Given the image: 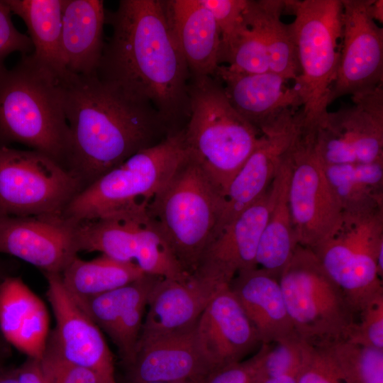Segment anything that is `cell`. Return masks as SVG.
I'll return each mask as SVG.
<instances>
[{
	"mask_svg": "<svg viewBox=\"0 0 383 383\" xmlns=\"http://www.w3.org/2000/svg\"><path fill=\"white\" fill-rule=\"evenodd\" d=\"M259 341L270 344L298 336L287 312L279 278L258 267L239 272L230 284Z\"/></svg>",
	"mask_w": 383,
	"mask_h": 383,
	"instance_id": "23",
	"label": "cell"
},
{
	"mask_svg": "<svg viewBox=\"0 0 383 383\" xmlns=\"http://www.w3.org/2000/svg\"><path fill=\"white\" fill-rule=\"evenodd\" d=\"M106 9L101 0H63L61 46L70 73L96 74L102 55Z\"/></svg>",
	"mask_w": 383,
	"mask_h": 383,
	"instance_id": "27",
	"label": "cell"
},
{
	"mask_svg": "<svg viewBox=\"0 0 383 383\" xmlns=\"http://www.w3.org/2000/svg\"><path fill=\"white\" fill-rule=\"evenodd\" d=\"M371 15L373 19L381 23L383 22V1L373 0L371 5Z\"/></svg>",
	"mask_w": 383,
	"mask_h": 383,
	"instance_id": "43",
	"label": "cell"
},
{
	"mask_svg": "<svg viewBox=\"0 0 383 383\" xmlns=\"http://www.w3.org/2000/svg\"><path fill=\"white\" fill-rule=\"evenodd\" d=\"M6 356V350L2 344V343L0 341V372L4 370L3 365L5 360V357Z\"/></svg>",
	"mask_w": 383,
	"mask_h": 383,
	"instance_id": "45",
	"label": "cell"
},
{
	"mask_svg": "<svg viewBox=\"0 0 383 383\" xmlns=\"http://www.w3.org/2000/svg\"><path fill=\"white\" fill-rule=\"evenodd\" d=\"M76 226L62 215L0 218V253L60 274L78 253Z\"/></svg>",
	"mask_w": 383,
	"mask_h": 383,
	"instance_id": "18",
	"label": "cell"
},
{
	"mask_svg": "<svg viewBox=\"0 0 383 383\" xmlns=\"http://www.w3.org/2000/svg\"><path fill=\"white\" fill-rule=\"evenodd\" d=\"M289 175L286 152L270 185L269 213L256 257L257 265L277 278L298 245L288 199Z\"/></svg>",
	"mask_w": 383,
	"mask_h": 383,
	"instance_id": "28",
	"label": "cell"
},
{
	"mask_svg": "<svg viewBox=\"0 0 383 383\" xmlns=\"http://www.w3.org/2000/svg\"><path fill=\"white\" fill-rule=\"evenodd\" d=\"M59 81L70 132L67 170L82 190L171 133L150 104L128 96L96 74L68 72Z\"/></svg>",
	"mask_w": 383,
	"mask_h": 383,
	"instance_id": "2",
	"label": "cell"
},
{
	"mask_svg": "<svg viewBox=\"0 0 383 383\" xmlns=\"http://www.w3.org/2000/svg\"><path fill=\"white\" fill-rule=\"evenodd\" d=\"M317 348L333 362L345 383H383V350L347 340Z\"/></svg>",
	"mask_w": 383,
	"mask_h": 383,
	"instance_id": "33",
	"label": "cell"
},
{
	"mask_svg": "<svg viewBox=\"0 0 383 383\" xmlns=\"http://www.w3.org/2000/svg\"><path fill=\"white\" fill-rule=\"evenodd\" d=\"M298 372L266 378L254 383H297Z\"/></svg>",
	"mask_w": 383,
	"mask_h": 383,
	"instance_id": "42",
	"label": "cell"
},
{
	"mask_svg": "<svg viewBox=\"0 0 383 383\" xmlns=\"http://www.w3.org/2000/svg\"><path fill=\"white\" fill-rule=\"evenodd\" d=\"M270 206V186L214 235L192 275L223 287L230 285L239 272L257 267V248Z\"/></svg>",
	"mask_w": 383,
	"mask_h": 383,
	"instance_id": "17",
	"label": "cell"
},
{
	"mask_svg": "<svg viewBox=\"0 0 383 383\" xmlns=\"http://www.w3.org/2000/svg\"><path fill=\"white\" fill-rule=\"evenodd\" d=\"M224 203L223 195L206 172L187 154L148 204L149 215L190 275L213 238Z\"/></svg>",
	"mask_w": 383,
	"mask_h": 383,
	"instance_id": "5",
	"label": "cell"
},
{
	"mask_svg": "<svg viewBox=\"0 0 383 383\" xmlns=\"http://www.w3.org/2000/svg\"><path fill=\"white\" fill-rule=\"evenodd\" d=\"M294 14L291 23L296 47L299 74L300 116L313 123L327 111L328 96L338 70L342 38L341 0L286 1Z\"/></svg>",
	"mask_w": 383,
	"mask_h": 383,
	"instance_id": "8",
	"label": "cell"
},
{
	"mask_svg": "<svg viewBox=\"0 0 383 383\" xmlns=\"http://www.w3.org/2000/svg\"><path fill=\"white\" fill-rule=\"evenodd\" d=\"M342 38L329 105L339 97L374 91L383 84V29L371 15L373 0H341Z\"/></svg>",
	"mask_w": 383,
	"mask_h": 383,
	"instance_id": "14",
	"label": "cell"
},
{
	"mask_svg": "<svg viewBox=\"0 0 383 383\" xmlns=\"http://www.w3.org/2000/svg\"><path fill=\"white\" fill-rule=\"evenodd\" d=\"M170 28L190 75L213 76L219 66L221 33L199 0L164 1Z\"/></svg>",
	"mask_w": 383,
	"mask_h": 383,
	"instance_id": "25",
	"label": "cell"
},
{
	"mask_svg": "<svg viewBox=\"0 0 383 383\" xmlns=\"http://www.w3.org/2000/svg\"><path fill=\"white\" fill-rule=\"evenodd\" d=\"M194 336L211 371L240 362L260 343L230 285L221 287L212 297L196 324Z\"/></svg>",
	"mask_w": 383,
	"mask_h": 383,
	"instance_id": "19",
	"label": "cell"
},
{
	"mask_svg": "<svg viewBox=\"0 0 383 383\" xmlns=\"http://www.w3.org/2000/svg\"><path fill=\"white\" fill-rule=\"evenodd\" d=\"M270 344H262L256 360L253 383L266 378L298 372L302 363L307 343L298 336Z\"/></svg>",
	"mask_w": 383,
	"mask_h": 383,
	"instance_id": "34",
	"label": "cell"
},
{
	"mask_svg": "<svg viewBox=\"0 0 383 383\" xmlns=\"http://www.w3.org/2000/svg\"><path fill=\"white\" fill-rule=\"evenodd\" d=\"M40 360L49 383H101L93 371L67 362L49 342Z\"/></svg>",
	"mask_w": 383,
	"mask_h": 383,
	"instance_id": "35",
	"label": "cell"
},
{
	"mask_svg": "<svg viewBox=\"0 0 383 383\" xmlns=\"http://www.w3.org/2000/svg\"><path fill=\"white\" fill-rule=\"evenodd\" d=\"M16 371L18 383H49L40 360L28 357Z\"/></svg>",
	"mask_w": 383,
	"mask_h": 383,
	"instance_id": "41",
	"label": "cell"
},
{
	"mask_svg": "<svg viewBox=\"0 0 383 383\" xmlns=\"http://www.w3.org/2000/svg\"><path fill=\"white\" fill-rule=\"evenodd\" d=\"M0 383H18L16 368L1 371Z\"/></svg>",
	"mask_w": 383,
	"mask_h": 383,
	"instance_id": "44",
	"label": "cell"
},
{
	"mask_svg": "<svg viewBox=\"0 0 383 383\" xmlns=\"http://www.w3.org/2000/svg\"><path fill=\"white\" fill-rule=\"evenodd\" d=\"M145 274L133 262H121L101 254L91 260L74 257L60 274L63 285L79 301L110 292Z\"/></svg>",
	"mask_w": 383,
	"mask_h": 383,
	"instance_id": "31",
	"label": "cell"
},
{
	"mask_svg": "<svg viewBox=\"0 0 383 383\" xmlns=\"http://www.w3.org/2000/svg\"><path fill=\"white\" fill-rule=\"evenodd\" d=\"M213 16L221 33L226 39L242 21L247 0H199Z\"/></svg>",
	"mask_w": 383,
	"mask_h": 383,
	"instance_id": "39",
	"label": "cell"
},
{
	"mask_svg": "<svg viewBox=\"0 0 383 383\" xmlns=\"http://www.w3.org/2000/svg\"><path fill=\"white\" fill-rule=\"evenodd\" d=\"M236 111L261 135L279 133L290 128L301 101L296 89L271 72L240 73L219 65L214 74Z\"/></svg>",
	"mask_w": 383,
	"mask_h": 383,
	"instance_id": "15",
	"label": "cell"
},
{
	"mask_svg": "<svg viewBox=\"0 0 383 383\" xmlns=\"http://www.w3.org/2000/svg\"><path fill=\"white\" fill-rule=\"evenodd\" d=\"M11 13L26 23L33 52L31 56L58 78L68 72L62 52L63 0H5Z\"/></svg>",
	"mask_w": 383,
	"mask_h": 383,
	"instance_id": "30",
	"label": "cell"
},
{
	"mask_svg": "<svg viewBox=\"0 0 383 383\" xmlns=\"http://www.w3.org/2000/svg\"><path fill=\"white\" fill-rule=\"evenodd\" d=\"M323 166L343 212L383 209V160Z\"/></svg>",
	"mask_w": 383,
	"mask_h": 383,
	"instance_id": "32",
	"label": "cell"
},
{
	"mask_svg": "<svg viewBox=\"0 0 383 383\" xmlns=\"http://www.w3.org/2000/svg\"><path fill=\"white\" fill-rule=\"evenodd\" d=\"M382 248L383 209L343 212L337 233L311 249L355 314L383 294L377 267V255Z\"/></svg>",
	"mask_w": 383,
	"mask_h": 383,
	"instance_id": "10",
	"label": "cell"
},
{
	"mask_svg": "<svg viewBox=\"0 0 383 383\" xmlns=\"http://www.w3.org/2000/svg\"><path fill=\"white\" fill-rule=\"evenodd\" d=\"M1 280H2V279H1ZM1 280H0V282H1Z\"/></svg>",
	"mask_w": 383,
	"mask_h": 383,
	"instance_id": "47",
	"label": "cell"
},
{
	"mask_svg": "<svg viewBox=\"0 0 383 383\" xmlns=\"http://www.w3.org/2000/svg\"><path fill=\"white\" fill-rule=\"evenodd\" d=\"M287 158L290 168L288 199L296 240L313 249L337 233L343 211L311 136L298 118Z\"/></svg>",
	"mask_w": 383,
	"mask_h": 383,
	"instance_id": "12",
	"label": "cell"
},
{
	"mask_svg": "<svg viewBox=\"0 0 383 383\" xmlns=\"http://www.w3.org/2000/svg\"><path fill=\"white\" fill-rule=\"evenodd\" d=\"M81 190L72 174L45 155L0 145V218L62 215Z\"/></svg>",
	"mask_w": 383,
	"mask_h": 383,
	"instance_id": "11",
	"label": "cell"
},
{
	"mask_svg": "<svg viewBox=\"0 0 383 383\" xmlns=\"http://www.w3.org/2000/svg\"><path fill=\"white\" fill-rule=\"evenodd\" d=\"M112 35L96 76L136 100L150 104L171 133L189 116L190 72L173 36L162 0H121L106 11Z\"/></svg>",
	"mask_w": 383,
	"mask_h": 383,
	"instance_id": "1",
	"label": "cell"
},
{
	"mask_svg": "<svg viewBox=\"0 0 383 383\" xmlns=\"http://www.w3.org/2000/svg\"><path fill=\"white\" fill-rule=\"evenodd\" d=\"M279 282L301 340L321 347L348 338L355 313L311 249L298 245Z\"/></svg>",
	"mask_w": 383,
	"mask_h": 383,
	"instance_id": "7",
	"label": "cell"
},
{
	"mask_svg": "<svg viewBox=\"0 0 383 383\" xmlns=\"http://www.w3.org/2000/svg\"><path fill=\"white\" fill-rule=\"evenodd\" d=\"M221 287L194 275L183 281L159 279L148 298V311L139 341L192 330L212 297Z\"/></svg>",
	"mask_w": 383,
	"mask_h": 383,
	"instance_id": "21",
	"label": "cell"
},
{
	"mask_svg": "<svg viewBox=\"0 0 383 383\" xmlns=\"http://www.w3.org/2000/svg\"><path fill=\"white\" fill-rule=\"evenodd\" d=\"M296 125L265 135L231 181L214 235L256 201L274 180L292 141ZM213 235V236H214Z\"/></svg>",
	"mask_w": 383,
	"mask_h": 383,
	"instance_id": "26",
	"label": "cell"
},
{
	"mask_svg": "<svg viewBox=\"0 0 383 383\" xmlns=\"http://www.w3.org/2000/svg\"><path fill=\"white\" fill-rule=\"evenodd\" d=\"M194 328L139 341L134 360L127 368L128 382H196L205 377L211 370L198 350Z\"/></svg>",
	"mask_w": 383,
	"mask_h": 383,
	"instance_id": "22",
	"label": "cell"
},
{
	"mask_svg": "<svg viewBox=\"0 0 383 383\" xmlns=\"http://www.w3.org/2000/svg\"><path fill=\"white\" fill-rule=\"evenodd\" d=\"M11 13L5 0H0V67L4 66V61L11 53L20 52L26 55L33 49L29 36L14 26Z\"/></svg>",
	"mask_w": 383,
	"mask_h": 383,
	"instance_id": "38",
	"label": "cell"
},
{
	"mask_svg": "<svg viewBox=\"0 0 383 383\" xmlns=\"http://www.w3.org/2000/svg\"><path fill=\"white\" fill-rule=\"evenodd\" d=\"M161 277L145 274L126 285L75 302L111 338L126 369L133 363L150 292Z\"/></svg>",
	"mask_w": 383,
	"mask_h": 383,
	"instance_id": "20",
	"label": "cell"
},
{
	"mask_svg": "<svg viewBox=\"0 0 383 383\" xmlns=\"http://www.w3.org/2000/svg\"><path fill=\"white\" fill-rule=\"evenodd\" d=\"M18 143L67 170L70 132L59 78L30 54L0 67V145Z\"/></svg>",
	"mask_w": 383,
	"mask_h": 383,
	"instance_id": "3",
	"label": "cell"
},
{
	"mask_svg": "<svg viewBox=\"0 0 383 383\" xmlns=\"http://www.w3.org/2000/svg\"><path fill=\"white\" fill-rule=\"evenodd\" d=\"M285 9V0H247L243 17L265 48L270 72L295 81L299 65L291 24L281 20Z\"/></svg>",
	"mask_w": 383,
	"mask_h": 383,
	"instance_id": "29",
	"label": "cell"
},
{
	"mask_svg": "<svg viewBox=\"0 0 383 383\" xmlns=\"http://www.w3.org/2000/svg\"><path fill=\"white\" fill-rule=\"evenodd\" d=\"M186 148L224 198L228 187L258 145L261 135L232 106L213 76L190 75Z\"/></svg>",
	"mask_w": 383,
	"mask_h": 383,
	"instance_id": "4",
	"label": "cell"
},
{
	"mask_svg": "<svg viewBox=\"0 0 383 383\" xmlns=\"http://www.w3.org/2000/svg\"><path fill=\"white\" fill-rule=\"evenodd\" d=\"M359 314L347 340L360 345L383 350V294L377 297Z\"/></svg>",
	"mask_w": 383,
	"mask_h": 383,
	"instance_id": "36",
	"label": "cell"
},
{
	"mask_svg": "<svg viewBox=\"0 0 383 383\" xmlns=\"http://www.w3.org/2000/svg\"><path fill=\"white\" fill-rule=\"evenodd\" d=\"M255 372L254 355L248 360L215 369L196 383H253Z\"/></svg>",
	"mask_w": 383,
	"mask_h": 383,
	"instance_id": "40",
	"label": "cell"
},
{
	"mask_svg": "<svg viewBox=\"0 0 383 383\" xmlns=\"http://www.w3.org/2000/svg\"><path fill=\"white\" fill-rule=\"evenodd\" d=\"M297 383H345L333 362L320 348L307 344Z\"/></svg>",
	"mask_w": 383,
	"mask_h": 383,
	"instance_id": "37",
	"label": "cell"
},
{
	"mask_svg": "<svg viewBox=\"0 0 383 383\" xmlns=\"http://www.w3.org/2000/svg\"><path fill=\"white\" fill-rule=\"evenodd\" d=\"M45 305L19 277L0 282V330L10 344L28 357L40 360L48 338Z\"/></svg>",
	"mask_w": 383,
	"mask_h": 383,
	"instance_id": "24",
	"label": "cell"
},
{
	"mask_svg": "<svg viewBox=\"0 0 383 383\" xmlns=\"http://www.w3.org/2000/svg\"><path fill=\"white\" fill-rule=\"evenodd\" d=\"M56 326L48 338L67 362L93 371L101 383H116L113 355L100 328L81 309L60 274H45Z\"/></svg>",
	"mask_w": 383,
	"mask_h": 383,
	"instance_id": "16",
	"label": "cell"
},
{
	"mask_svg": "<svg viewBox=\"0 0 383 383\" xmlns=\"http://www.w3.org/2000/svg\"><path fill=\"white\" fill-rule=\"evenodd\" d=\"M187 154L184 129L170 133L83 189L62 216L77 224L138 202H150Z\"/></svg>",
	"mask_w": 383,
	"mask_h": 383,
	"instance_id": "6",
	"label": "cell"
},
{
	"mask_svg": "<svg viewBox=\"0 0 383 383\" xmlns=\"http://www.w3.org/2000/svg\"><path fill=\"white\" fill-rule=\"evenodd\" d=\"M138 202L76 227L78 252L98 251L115 260L133 262L146 274L183 281L190 274L174 257L157 223Z\"/></svg>",
	"mask_w": 383,
	"mask_h": 383,
	"instance_id": "9",
	"label": "cell"
},
{
	"mask_svg": "<svg viewBox=\"0 0 383 383\" xmlns=\"http://www.w3.org/2000/svg\"><path fill=\"white\" fill-rule=\"evenodd\" d=\"M352 99L313 123L300 118L323 165L383 160V84Z\"/></svg>",
	"mask_w": 383,
	"mask_h": 383,
	"instance_id": "13",
	"label": "cell"
},
{
	"mask_svg": "<svg viewBox=\"0 0 383 383\" xmlns=\"http://www.w3.org/2000/svg\"><path fill=\"white\" fill-rule=\"evenodd\" d=\"M196 382H192V381H179V382H145V383H196ZM128 383H131V382H128Z\"/></svg>",
	"mask_w": 383,
	"mask_h": 383,
	"instance_id": "46",
	"label": "cell"
}]
</instances>
